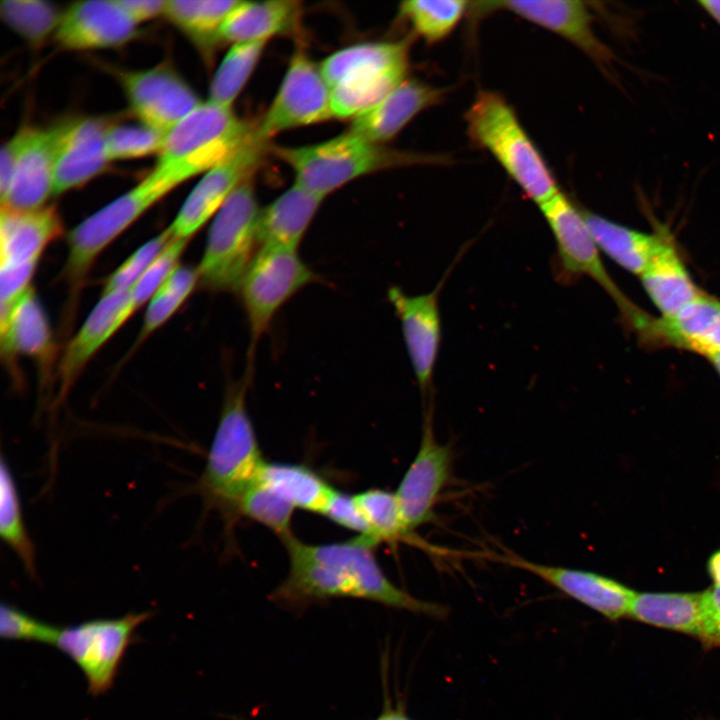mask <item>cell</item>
<instances>
[{"label": "cell", "mask_w": 720, "mask_h": 720, "mask_svg": "<svg viewBox=\"0 0 720 720\" xmlns=\"http://www.w3.org/2000/svg\"><path fill=\"white\" fill-rule=\"evenodd\" d=\"M288 554V574L271 599L289 608H301L332 598H355L391 608L445 619L443 604L419 599L395 585L375 556L376 543L357 536L325 544H309L290 535L282 539Z\"/></svg>", "instance_id": "1"}, {"label": "cell", "mask_w": 720, "mask_h": 720, "mask_svg": "<svg viewBox=\"0 0 720 720\" xmlns=\"http://www.w3.org/2000/svg\"><path fill=\"white\" fill-rule=\"evenodd\" d=\"M251 377L249 365L241 379L228 384L200 478L206 502L227 516L237 515L241 497L258 480L266 463L247 409Z\"/></svg>", "instance_id": "2"}, {"label": "cell", "mask_w": 720, "mask_h": 720, "mask_svg": "<svg viewBox=\"0 0 720 720\" xmlns=\"http://www.w3.org/2000/svg\"><path fill=\"white\" fill-rule=\"evenodd\" d=\"M465 121L471 143L489 152L538 207L560 192L544 157L498 92L480 91L466 111Z\"/></svg>", "instance_id": "3"}, {"label": "cell", "mask_w": 720, "mask_h": 720, "mask_svg": "<svg viewBox=\"0 0 720 720\" xmlns=\"http://www.w3.org/2000/svg\"><path fill=\"white\" fill-rule=\"evenodd\" d=\"M294 172L295 185L322 199L360 176L379 169L443 164L442 155L400 152L347 131L328 141L300 147H270Z\"/></svg>", "instance_id": "4"}, {"label": "cell", "mask_w": 720, "mask_h": 720, "mask_svg": "<svg viewBox=\"0 0 720 720\" xmlns=\"http://www.w3.org/2000/svg\"><path fill=\"white\" fill-rule=\"evenodd\" d=\"M409 39L369 42L341 49L321 64L334 117L354 118L407 79Z\"/></svg>", "instance_id": "5"}, {"label": "cell", "mask_w": 720, "mask_h": 720, "mask_svg": "<svg viewBox=\"0 0 720 720\" xmlns=\"http://www.w3.org/2000/svg\"><path fill=\"white\" fill-rule=\"evenodd\" d=\"M254 128L230 108L201 102L165 135L156 167L183 183L229 158Z\"/></svg>", "instance_id": "6"}, {"label": "cell", "mask_w": 720, "mask_h": 720, "mask_svg": "<svg viewBox=\"0 0 720 720\" xmlns=\"http://www.w3.org/2000/svg\"><path fill=\"white\" fill-rule=\"evenodd\" d=\"M258 206L253 176L244 180L213 217L197 266L199 284L213 292H237L258 247Z\"/></svg>", "instance_id": "7"}, {"label": "cell", "mask_w": 720, "mask_h": 720, "mask_svg": "<svg viewBox=\"0 0 720 720\" xmlns=\"http://www.w3.org/2000/svg\"><path fill=\"white\" fill-rule=\"evenodd\" d=\"M181 182L158 167L135 187L75 226L67 237L64 275L81 287L99 255L130 225Z\"/></svg>", "instance_id": "8"}, {"label": "cell", "mask_w": 720, "mask_h": 720, "mask_svg": "<svg viewBox=\"0 0 720 720\" xmlns=\"http://www.w3.org/2000/svg\"><path fill=\"white\" fill-rule=\"evenodd\" d=\"M318 279L319 276L301 259L297 250L257 249L237 291L247 315L250 356L280 308Z\"/></svg>", "instance_id": "9"}, {"label": "cell", "mask_w": 720, "mask_h": 720, "mask_svg": "<svg viewBox=\"0 0 720 720\" xmlns=\"http://www.w3.org/2000/svg\"><path fill=\"white\" fill-rule=\"evenodd\" d=\"M152 615L150 611L128 613L60 627L53 646L80 669L89 694L100 696L112 688L125 652L135 641V631Z\"/></svg>", "instance_id": "10"}, {"label": "cell", "mask_w": 720, "mask_h": 720, "mask_svg": "<svg viewBox=\"0 0 720 720\" xmlns=\"http://www.w3.org/2000/svg\"><path fill=\"white\" fill-rule=\"evenodd\" d=\"M555 240L560 275H585L609 294L631 322L639 311L618 289L600 257V251L579 209L561 191L539 206Z\"/></svg>", "instance_id": "11"}, {"label": "cell", "mask_w": 720, "mask_h": 720, "mask_svg": "<svg viewBox=\"0 0 720 720\" xmlns=\"http://www.w3.org/2000/svg\"><path fill=\"white\" fill-rule=\"evenodd\" d=\"M333 117L331 90L320 65H316L304 52L297 51L289 62L272 104L254 132L259 139L269 142L285 130Z\"/></svg>", "instance_id": "12"}, {"label": "cell", "mask_w": 720, "mask_h": 720, "mask_svg": "<svg viewBox=\"0 0 720 720\" xmlns=\"http://www.w3.org/2000/svg\"><path fill=\"white\" fill-rule=\"evenodd\" d=\"M453 450L435 436L433 412L425 410L417 453L405 471L395 495L407 530L412 533L434 519L435 507L453 471Z\"/></svg>", "instance_id": "13"}, {"label": "cell", "mask_w": 720, "mask_h": 720, "mask_svg": "<svg viewBox=\"0 0 720 720\" xmlns=\"http://www.w3.org/2000/svg\"><path fill=\"white\" fill-rule=\"evenodd\" d=\"M269 150V142L262 141L253 132L235 153L206 172L168 226L172 236L190 240L216 215L234 190L254 175Z\"/></svg>", "instance_id": "14"}, {"label": "cell", "mask_w": 720, "mask_h": 720, "mask_svg": "<svg viewBox=\"0 0 720 720\" xmlns=\"http://www.w3.org/2000/svg\"><path fill=\"white\" fill-rule=\"evenodd\" d=\"M117 74L139 122L164 134L201 103L194 90L168 65Z\"/></svg>", "instance_id": "15"}, {"label": "cell", "mask_w": 720, "mask_h": 720, "mask_svg": "<svg viewBox=\"0 0 720 720\" xmlns=\"http://www.w3.org/2000/svg\"><path fill=\"white\" fill-rule=\"evenodd\" d=\"M445 279L431 291L409 295L392 286L387 298L397 315L406 350L424 396L431 392L441 344L439 293Z\"/></svg>", "instance_id": "16"}, {"label": "cell", "mask_w": 720, "mask_h": 720, "mask_svg": "<svg viewBox=\"0 0 720 720\" xmlns=\"http://www.w3.org/2000/svg\"><path fill=\"white\" fill-rule=\"evenodd\" d=\"M477 16L491 11H508L535 25L551 31L582 50L594 61L608 63L610 50L596 36L592 15L578 0H504L471 2Z\"/></svg>", "instance_id": "17"}, {"label": "cell", "mask_w": 720, "mask_h": 720, "mask_svg": "<svg viewBox=\"0 0 720 720\" xmlns=\"http://www.w3.org/2000/svg\"><path fill=\"white\" fill-rule=\"evenodd\" d=\"M493 559L529 572L611 620L628 616L636 594L622 583L591 571L537 563L511 552Z\"/></svg>", "instance_id": "18"}, {"label": "cell", "mask_w": 720, "mask_h": 720, "mask_svg": "<svg viewBox=\"0 0 720 720\" xmlns=\"http://www.w3.org/2000/svg\"><path fill=\"white\" fill-rule=\"evenodd\" d=\"M135 311L130 290L102 294L59 360L58 402L66 398L90 360Z\"/></svg>", "instance_id": "19"}, {"label": "cell", "mask_w": 720, "mask_h": 720, "mask_svg": "<svg viewBox=\"0 0 720 720\" xmlns=\"http://www.w3.org/2000/svg\"><path fill=\"white\" fill-rule=\"evenodd\" d=\"M108 127L96 117L72 119L56 126L53 195L80 187L103 171L109 162Z\"/></svg>", "instance_id": "20"}, {"label": "cell", "mask_w": 720, "mask_h": 720, "mask_svg": "<svg viewBox=\"0 0 720 720\" xmlns=\"http://www.w3.org/2000/svg\"><path fill=\"white\" fill-rule=\"evenodd\" d=\"M137 34V24L118 0H88L71 4L61 13L54 36L68 50L118 47Z\"/></svg>", "instance_id": "21"}, {"label": "cell", "mask_w": 720, "mask_h": 720, "mask_svg": "<svg viewBox=\"0 0 720 720\" xmlns=\"http://www.w3.org/2000/svg\"><path fill=\"white\" fill-rule=\"evenodd\" d=\"M17 163L1 208L28 211L46 206L53 195L57 128H24Z\"/></svg>", "instance_id": "22"}, {"label": "cell", "mask_w": 720, "mask_h": 720, "mask_svg": "<svg viewBox=\"0 0 720 720\" xmlns=\"http://www.w3.org/2000/svg\"><path fill=\"white\" fill-rule=\"evenodd\" d=\"M637 329L653 342L709 358L720 352V300L702 292L676 314L647 317Z\"/></svg>", "instance_id": "23"}, {"label": "cell", "mask_w": 720, "mask_h": 720, "mask_svg": "<svg viewBox=\"0 0 720 720\" xmlns=\"http://www.w3.org/2000/svg\"><path fill=\"white\" fill-rule=\"evenodd\" d=\"M445 92L443 88L407 78L377 104L354 117L348 131L383 145L420 112L439 104Z\"/></svg>", "instance_id": "24"}, {"label": "cell", "mask_w": 720, "mask_h": 720, "mask_svg": "<svg viewBox=\"0 0 720 720\" xmlns=\"http://www.w3.org/2000/svg\"><path fill=\"white\" fill-rule=\"evenodd\" d=\"M62 232L54 206L28 211L1 208L0 268L36 267L45 248Z\"/></svg>", "instance_id": "25"}, {"label": "cell", "mask_w": 720, "mask_h": 720, "mask_svg": "<svg viewBox=\"0 0 720 720\" xmlns=\"http://www.w3.org/2000/svg\"><path fill=\"white\" fill-rule=\"evenodd\" d=\"M0 344L2 358L8 363L18 355L30 356L42 367L51 362L49 321L32 287L12 307L0 309Z\"/></svg>", "instance_id": "26"}, {"label": "cell", "mask_w": 720, "mask_h": 720, "mask_svg": "<svg viewBox=\"0 0 720 720\" xmlns=\"http://www.w3.org/2000/svg\"><path fill=\"white\" fill-rule=\"evenodd\" d=\"M322 200L294 184L265 208L260 209L257 223L258 248L297 250Z\"/></svg>", "instance_id": "27"}, {"label": "cell", "mask_w": 720, "mask_h": 720, "mask_svg": "<svg viewBox=\"0 0 720 720\" xmlns=\"http://www.w3.org/2000/svg\"><path fill=\"white\" fill-rule=\"evenodd\" d=\"M639 277L643 289L661 317L676 314L703 292L693 281L672 240L666 234Z\"/></svg>", "instance_id": "28"}, {"label": "cell", "mask_w": 720, "mask_h": 720, "mask_svg": "<svg viewBox=\"0 0 720 720\" xmlns=\"http://www.w3.org/2000/svg\"><path fill=\"white\" fill-rule=\"evenodd\" d=\"M300 3L293 0L240 1L227 16L220 31L222 42L232 44L267 41L293 32L300 19Z\"/></svg>", "instance_id": "29"}, {"label": "cell", "mask_w": 720, "mask_h": 720, "mask_svg": "<svg viewBox=\"0 0 720 720\" xmlns=\"http://www.w3.org/2000/svg\"><path fill=\"white\" fill-rule=\"evenodd\" d=\"M600 252L626 271L640 276L646 269L665 233H645L581 209Z\"/></svg>", "instance_id": "30"}, {"label": "cell", "mask_w": 720, "mask_h": 720, "mask_svg": "<svg viewBox=\"0 0 720 720\" xmlns=\"http://www.w3.org/2000/svg\"><path fill=\"white\" fill-rule=\"evenodd\" d=\"M628 616L638 621L703 637V593H636Z\"/></svg>", "instance_id": "31"}, {"label": "cell", "mask_w": 720, "mask_h": 720, "mask_svg": "<svg viewBox=\"0 0 720 720\" xmlns=\"http://www.w3.org/2000/svg\"><path fill=\"white\" fill-rule=\"evenodd\" d=\"M295 509L323 514L335 488L304 464L266 462L258 478Z\"/></svg>", "instance_id": "32"}, {"label": "cell", "mask_w": 720, "mask_h": 720, "mask_svg": "<svg viewBox=\"0 0 720 720\" xmlns=\"http://www.w3.org/2000/svg\"><path fill=\"white\" fill-rule=\"evenodd\" d=\"M240 1L168 0L164 15L198 47L208 51L222 42V25Z\"/></svg>", "instance_id": "33"}, {"label": "cell", "mask_w": 720, "mask_h": 720, "mask_svg": "<svg viewBox=\"0 0 720 720\" xmlns=\"http://www.w3.org/2000/svg\"><path fill=\"white\" fill-rule=\"evenodd\" d=\"M463 0H410L400 4V16L429 44L447 38L470 11Z\"/></svg>", "instance_id": "34"}, {"label": "cell", "mask_w": 720, "mask_h": 720, "mask_svg": "<svg viewBox=\"0 0 720 720\" xmlns=\"http://www.w3.org/2000/svg\"><path fill=\"white\" fill-rule=\"evenodd\" d=\"M265 44L266 41L233 44L212 79L208 101L232 109L235 99L254 71Z\"/></svg>", "instance_id": "35"}, {"label": "cell", "mask_w": 720, "mask_h": 720, "mask_svg": "<svg viewBox=\"0 0 720 720\" xmlns=\"http://www.w3.org/2000/svg\"><path fill=\"white\" fill-rule=\"evenodd\" d=\"M0 536L21 559L26 571L35 576L34 545L24 524L14 478L4 458L0 468Z\"/></svg>", "instance_id": "36"}, {"label": "cell", "mask_w": 720, "mask_h": 720, "mask_svg": "<svg viewBox=\"0 0 720 720\" xmlns=\"http://www.w3.org/2000/svg\"><path fill=\"white\" fill-rule=\"evenodd\" d=\"M357 506L370 531V539L377 545L381 542H396L411 539L398 505L395 492L370 488L354 494Z\"/></svg>", "instance_id": "37"}, {"label": "cell", "mask_w": 720, "mask_h": 720, "mask_svg": "<svg viewBox=\"0 0 720 720\" xmlns=\"http://www.w3.org/2000/svg\"><path fill=\"white\" fill-rule=\"evenodd\" d=\"M198 284L197 267L178 266L147 303L137 344L146 340L163 326L182 306Z\"/></svg>", "instance_id": "38"}, {"label": "cell", "mask_w": 720, "mask_h": 720, "mask_svg": "<svg viewBox=\"0 0 720 720\" xmlns=\"http://www.w3.org/2000/svg\"><path fill=\"white\" fill-rule=\"evenodd\" d=\"M0 13L4 22L24 40L40 45L55 33L61 13L42 0H3Z\"/></svg>", "instance_id": "39"}, {"label": "cell", "mask_w": 720, "mask_h": 720, "mask_svg": "<svg viewBox=\"0 0 720 720\" xmlns=\"http://www.w3.org/2000/svg\"><path fill=\"white\" fill-rule=\"evenodd\" d=\"M294 506L268 485L257 480L241 497L237 515L254 520L280 539L290 535Z\"/></svg>", "instance_id": "40"}, {"label": "cell", "mask_w": 720, "mask_h": 720, "mask_svg": "<svg viewBox=\"0 0 720 720\" xmlns=\"http://www.w3.org/2000/svg\"><path fill=\"white\" fill-rule=\"evenodd\" d=\"M165 135L143 123L109 126L106 152L109 161L129 160L159 154Z\"/></svg>", "instance_id": "41"}, {"label": "cell", "mask_w": 720, "mask_h": 720, "mask_svg": "<svg viewBox=\"0 0 720 720\" xmlns=\"http://www.w3.org/2000/svg\"><path fill=\"white\" fill-rule=\"evenodd\" d=\"M172 238L167 227L141 245L108 276L102 294L130 290Z\"/></svg>", "instance_id": "42"}, {"label": "cell", "mask_w": 720, "mask_h": 720, "mask_svg": "<svg viewBox=\"0 0 720 720\" xmlns=\"http://www.w3.org/2000/svg\"><path fill=\"white\" fill-rule=\"evenodd\" d=\"M190 240L173 237L140 279L130 289L136 310L147 304L158 289L180 266Z\"/></svg>", "instance_id": "43"}, {"label": "cell", "mask_w": 720, "mask_h": 720, "mask_svg": "<svg viewBox=\"0 0 720 720\" xmlns=\"http://www.w3.org/2000/svg\"><path fill=\"white\" fill-rule=\"evenodd\" d=\"M59 628L10 604L2 603L0 607V635L5 640L53 645Z\"/></svg>", "instance_id": "44"}, {"label": "cell", "mask_w": 720, "mask_h": 720, "mask_svg": "<svg viewBox=\"0 0 720 720\" xmlns=\"http://www.w3.org/2000/svg\"><path fill=\"white\" fill-rule=\"evenodd\" d=\"M322 515L335 524L357 533V536L371 540L369 527L357 506L354 495L335 489Z\"/></svg>", "instance_id": "45"}, {"label": "cell", "mask_w": 720, "mask_h": 720, "mask_svg": "<svg viewBox=\"0 0 720 720\" xmlns=\"http://www.w3.org/2000/svg\"><path fill=\"white\" fill-rule=\"evenodd\" d=\"M704 634L702 639L714 644L720 639V585L703 592Z\"/></svg>", "instance_id": "46"}, {"label": "cell", "mask_w": 720, "mask_h": 720, "mask_svg": "<svg viewBox=\"0 0 720 720\" xmlns=\"http://www.w3.org/2000/svg\"><path fill=\"white\" fill-rule=\"evenodd\" d=\"M22 130L2 145L0 157V198L10 184L22 145Z\"/></svg>", "instance_id": "47"}, {"label": "cell", "mask_w": 720, "mask_h": 720, "mask_svg": "<svg viewBox=\"0 0 720 720\" xmlns=\"http://www.w3.org/2000/svg\"><path fill=\"white\" fill-rule=\"evenodd\" d=\"M168 0H118L128 16L138 25L165 13Z\"/></svg>", "instance_id": "48"}, {"label": "cell", "mask_w": 720, "mask_h": 720, "mask_svg": "<svg viewBox=\"0 0 720 720\" xmlns=\"http://www.w3.org/2000/svg\"><path fill=\"white\" fill-rule=\"evenodd\" d=\"M707 568L714 585H720V550L710 556Z\"/></svg>", "instance_id": "49"}, {"label": "cell", "mask_w": 720, "mask_h": 720, "mask_svg": "<svg viewBox=\"0 0 720 720\" xmlns=\"http://www.w3.org/2000/svg\"><path fill=\"white\" fill-rule=\"evenodd\" d=\"M375 720H411L407 714L398 707H386Z\"/></svg>", "instance_id": "50"}, {"label": "cell", "mask_w": 720, "mask_h": 720, "mask_svg": "<svg viewBox=\"0 0 720 720\" xmlns=\"http://www.w3.org/2000/svg\"><path fill=\"white\" fill-rule=\"evenodd\" d=\"M699 4L718 24H720V0H703Z\"/></svg>", "instance_id": "51"}, {"label": "cell", "mask_w": 720, "mask_h": 720, "mask_svg": "<svg viewBox=\"0 0 720 720\" xmlns=\"http://www.w3.org/2000/svg\"><path fill=\"white\" fill-rule=\"evenodd\" d=\"M708 360L711 362L713 368L720 376V352L710 356Z\"/></svg>", "instance_id": "52"}, {"label": "cell", "mask_w": 720, "mask_h": 720, "mask_svg": "<svg viewBox=\"0 0 720 720\" xmlns=\"http://www.w3.org/2000/svg\"><path fill=\"white\" fill-rule=\"evenodd\" d=\"M714 644H715V645H719V646H720V639H719V640H717V641H716V642H715Z\"/></svg>", "instance_id": "53"}]
</instances>
